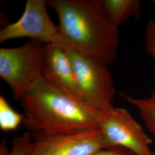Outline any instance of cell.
Instances as JSON below:
<instances>
[{"label":"cell","instance_id":"1","mask_svg":"<svg viewBox=\"0 0 155 155\" xmlns=\"http://www.w3.org/2000/svg\"><path fill=\"white\" fill-rule=\"evenodd\" d=\"M59 20L54 45L70 47L109 65L116 60L118 28L109 18L101 0H50Z\"/></svg>","mask_w":155,"mask_h":155},{"label":"cell","instance_id":"2","mask_svg":"<svg viewBox=\"0 0 155 155\" xmlns=\"http://www.w3.org/2000/svg\"><path fill=\"white\" fill-rule=\"evenodd\" d=\"M20 101L23 124L30 132L72 134L99 129L102 112L52 86L41 75Z\"/></svg>","mask_w":155,"mask_h":155},{"label":"cell","instance_id":"3","mask_svg":"<svg viewBox=\"0 0 155 155\" xmlns=\"http://www.w3.org/2000/svg\"><path fill=\"white\" fill-rule=\"evenodd\" d=\"M61 48L71 62L83 102L100 112L111 109L116 90L108 65L70 47Z\"/></svg>","mask_w":155,"mask_h":155},{"label":"cell","instance_id":"4","mask_svg":"<svg viewBox=\"0 0 155 155\" xmlns=\"http://www.w3.org/2000/svg\"><path fill=\"white\" fill-rule=\"evenodd\" d=\"M46 45L29 39L21 46L0 49V77L11 89L15 101H20L40 77Z\"/></svg>","mask_w":155,"mask_h":155},{"label":"cell","instance_id":"5","mask_svg":"<svg viewBox=\"0 0 155 155\" xmlns=\"http://www.w3.org/2000/svg\"><path fill=\"white\" fill-rule=\"evenodd\" d=\"M98 128L107 148L121 147L134 155H150L152 139L124 108L113 107L102 112Z\"/></svg>","mask_w":155,"mask_h":155},{"label":"cell","instance_id":"6","mask_svg":"<svg viewBox=\"0 0 155 155\" xmlns=\"http://www.w3.org/2000/svg\"><path fill=\"white\" fill-rule=\"evenodd\" d=\"M29 155H93L107 148L99 129L72 134L33 133Z\"/></svg>","mask_w":155,"mask_h":155},{"label":"cell","instance_id":"7","mask_svg":"<svg viewBox=\"0 0 155 155\" xmlns=\"http://www.w3.org/2000/svg\"><path fill=\"white\" fill-rule=\"evenodd\" d=\"M45 0H27L21 17L0 31V43L28 38L45 44L54 43L59 34V27L47 12Z\"/></svg>","mask_w":155,"mask_h":155},{"label":"cell","instance_id":"8","mask_svg":"<svg viewBox=\"0 0 155 155\" xmlns=\"http://www.w3.org/2000/svg\"><path fill=\"white\" fill-rule=\"evenodd\" d=\"M41 76L52 86L83 102L71 62L63 48L52 43L46 45Z\"/></svg>","mask_w":155,"mask_h":155},{"label":"cell","instance_id":"9","mask_svg":"<svg viewBox=\"0 0 155 155\" xmlns=\"http://www.w3.org/2000/svg\"><path fill=\"white\" fill-rule=\"evenodd\" d=\"M103 7L111 23L117 28L131 18H139L141 4L139 0H101Z\"/></svg>","mask_w":155,"mask_h":155},{"label":"cell","instance_id":"10","mask_svg":"<svg viewBox=\"0 0 155 155\" xmlns=\"http://www.w3.org/2000/svg\"><path fill=\"white\" fill-rule=\"evenodd\" d=\"M120 95L138 110L147 129L155 136V89L145 98H135L127 94Z\"/></svg>","mask_w":155,"mask_h":155},{"label":"cell","instance_id":"11","mask_svg":"<svg viewBox=\"0 0 155 155\" xmlns=\"http://www.w3.org/2000/svg\"><path fill=\"white\" fill-rule=\"evenodd\" d=\"M24 114L15 110L5 97L0 95V129L3 132L16 130L24 120Z\"/></svg>","mask_w":155,"mask_h":155},{"label":"cell","instance_id":"12","mask_svg":"<svg viewBox=\"0 0 155 155\" xmlns=\"http://www.w3.org/2000/svg\"><path fill=\"white\" fill-rule=\"evenodd\" d=\"M33 140L30 132L15 137L12 141V148L7 147L4 140L0 145V155H29L32 149Z\"/></svg>","mask_w":155,"mask_h":155},{"label":"cell","instance_id":"13","mask_svg":"<svg viewBox=\"0 0 155 155\" xmlns=\"http://www.w3.org/2000/svg\"><path fill=\"white\" fill-rule=\"evenodd\" d=\"M145 50L155 61V20H150L145 31Z\"/></svg>","mask_w":155,"mask_h":155},{"label":"cell","instance_id":"14","mask_svg":"<svg viewBox=\"0 0 155 155\" xmlns=\"http://www.w3.org/2000/svg\"><path fill=\"white\" fill-rule=\"evenodd\" d=\"M93 155H134L132 152L121 147H109L98 150Z\"/></svg>","mask_w":155,"mask_h":155},{"label":"cell","instance_id":"15","mask_svg":"<svg viewBox=\"0 0 155 155\" xmlns=\"http://www.w3.org/2000/svg\"><path fill=\"white\" fill-rule=\"evenodd\" d=\"M150 155H155V150L152 151V153H151Z\"/></svg>","mask_w":155,"mask_h":155},{"label":"cell","instance_id":"16","mask_svg":"<svg viewBox=\"0 0 155 155\" xmlns=\"http://www.w3.org/2000/svg\"><path fill=\"white\" fill-rule=\"evenodd\" d=\"M152 2H153V4H155V0H154V1H152Z\"/></svg>","mask_w":155,"mask_h":155}]
</instances>
